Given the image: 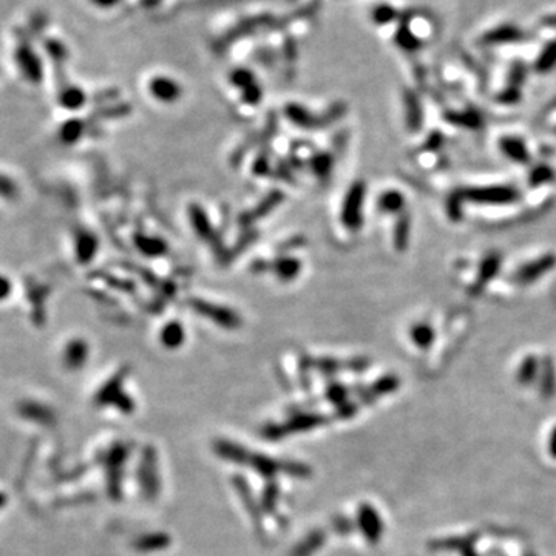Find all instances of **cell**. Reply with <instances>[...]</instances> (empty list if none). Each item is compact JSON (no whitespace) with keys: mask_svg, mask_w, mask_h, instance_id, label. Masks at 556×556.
<instances>
[{"mask_svg":"<svg viewBox=\"0 0 556 556\" xmlns=\"http://www.w3.org/2000/svg\"><path fill=\"white\" fill-rule=\"evenodd\" d=\"M281 473H285V475L291 476V477L308 479L312 476V469L309 465H306L303 462L286 459V461H281Z\"/></svg>","mask_w":556,"mask_h":556,"instance_id":"cb8c5ba5","label":"cell"},{"mask_svg":"<svg viewBox=\"0 0 556 556\" xmlns=\"http://www.w3.org/2000/svg\"><path fill=\"white\" fill-rule=\"evenodd\" d=\"M129 368H121L116 374L112 375L94 395V404L98 406H110L121 394L124 393V382L129 377Z\"/></svg>","mask_w":556,"mask_h":556,"instance_id":"9c48e42d","label":"cell"},{"mask_svg":"<svg viewBox=\"0 0 556 556\" xmlns=\"http://www.w3.org/2000/svg\"><path fill=\"white\" fill-rule=\"evenodd\" d=\"M159 340L167 349L180 348L185 340V332L183 326L178 322H170L163 328Z\"/></svg>","mask_w":556,"mask_h":556,"instance_id":"ac0fdd59","label":"cell"},{"mask_svg":"<svg viewBox=\"0 0 556 556\" xmlns=\"http://www.w3.org/2000/svg\"><path fill=\"white\" fill-rule=\"evenodd\" d=\"M214 453L221 461L231 462L235 465H249L252 457V451H249L246 446L229 439H216L214 442Z\"/></svg>","mask_w":556,"mask_h":556,"instance_id":"ba28073f","label":"cell"},{"mask_svg":"<svg viewBox=\"0 0 556 556\" xmlns=\"http://www.w3.org/2000/svg\"><path fill=\"white\" fill-rule=\"evenodd\" d=\"M271 269H274V272H276V276L280 280L291 281L300 274V269H302V263H300L298 258L281 257L271 266Z\"/></svg>","mask_w":556,"mask_h":556,"instance_id":"d6986e66","label":"cell"},{"mask_svg":"<svg viewBox=\"0 0 556 556\" xmlns=\"http://www.w3.org/2000/svg\"><path fill=\"white\" fill-rule=\"evenodd\" d=\"M286 114L294 124L298 127H303V129H314V127H320L322 123L317 121L314 114H311L306 108L297 104H291L286 108Z\"/></svg>","mask_w":556,"mask_h":556,"instance_id":"ffe728a7","label":"cell"},{"mask_svg":"<svg viewBox=\"0 0 556 556\" xmlns=\"http://www.w3.org/2000/svg\"><path fill=\"white\" fill-rule=\"evenodd\" d=\"M357 410H359V408H357V405L353 404V402H344V404L336 408V418L337 419H349L354 416Z\"/></svg>","mask_w":556,"mask_h":556,"instance_id":"f35d334b","label":"cell"},{"mask_svg":"<svg viewBox=\"0 0 556 556\" xmlns=\"http://www.w3.org/2000/svg\"><path fill=\"white\" fill-rule=\"evenodd\" d=\"M63 105L68 107V108H78L82 105V102H84V98H82L81 92L78 90H72L68 92L65 96H63Z\"/></svg>","mask_w":556,"mask_h":556,"instance_id":"ab89813d","label":"cell"},{"mask_svg":"<svg viewBox=\"0 0 556 556\" xmlns=\"http://www.w3.org/2000/svg\"><path fill=\"white\" fill-rule=\"evenodd\" d=\"M365 201V184L362 181L354 183L348 190L343 201L342 221L351 231H356L362 225V209Z\"/></svg>","mask_w":556,"mask_h":556,"instance_id":"5b68a950","label":"cell"},{"mask_svg":"<svg viewBox=\"0 0 556 556\" xmlns=\"http://www.w3.org/2000/svg\"><path fill=\"white\" fill-rule=\"evenodd\" d=\"M260 98H261V92L258 90V88H255V87H247V90H246V94H245V101L246 102H249V104H257V102L260 101Z\"/></svg>","mask_w":556,"mask_h":556,"instance_id":"b9f144b4","label":"cell"},{"mask_svg":"<svg viewBox=\"0 0 556 556\" xmlns=\"http://www.w3.org/2000/svg\"><path fill=\"white\" fill-rule=\"evenodd\" d=\"M521 36V31L515 27H502L497 28L495 31H491L488 34L490 42H506V41H515Z\"/></svg>","mask_w":556,"mask_h":556,"instance_id":"1f68e13d","label":"cell"},{"mask_svg":"<svg viewBox=\"0 0 556 556\" xmlns=\"http://www.w3.org/2000/svg\"><path fill=\"white\" fill-rule=\"evenodd\" d=\"M552 453L556 456V430H555L553 437H552Z\"/></svg>","mask_w":556,"mask_h":556,"instance_id":"f6af8a7d","label":"cell"},{"mask_svg":"<svg viewBox=\"0 0 556 556\" xmlns=\"http://www.w3.org/2000/svg\"><path fill=\"white\" fill-rule=\"evenodd\" d=\"M329 422V419L320 413H305V411H294L289 420L283 424H266L261 428V436L267 440H280L289 434L311 431L314 428L323 426Z\"/></svg>","mask_w":556,"mask_h":556,"instance_id":"7a4b0ae2","label":"cell"},{"mask_svg":"<svg viewBox=\"0 0 556 556\" xmlns=\"http://www.w3.org/2000/svg\"><path fill=\"white\" fill-rule=\"evenodd\" d=\"M21 413L23 418H28L34 422H39L43 425H50L54 422V413L50 408L39 405V404H25L21 408Z\"/></svg>","mask_w":556,"mask_h":556,"instance_id":"603a6c76","label":"cell"},{"mask_svg":"<svg viewBox=\"0 0 556 556\" xmlns=\"http://www.w3.org/2000/svg\"><path fill=\"white\" fill-rule=\"evenodd\" d=\"M10 294V283L5 278L0 277V300L5 298Z\"/></svg>","mask_w":556,"mask_h":556,"instance_id":"ee69618b","label":"cell"},{"mask_svg":"<svg viewBox=\"0 0 556 556\" xmlns=\"http://www.w3.org/2000/svg\"><path fill=\"white\" fill-rule=\"evenodd\" d=\"M408 232H410V223H406L405 220L400 221V231L399 229L395 231V243H398L399 249H404Z\"/></svg>","mask_w":556,"mask_h":556,"instance_id":"60d3db41","label":"cell"},{"mask_svg":"<svg viewBox=\"0 0 556 556\" xmlns=\"http://www.w3.org/2000/svg\"><path fill=\"white\" fill-rule=\"evenodd\" d=\"M552 263H553L552 258H544V261H538V263H535V265H528L519 272V277L526 281L538 278L542 274V271L548 269V267L552 266Z\"/></svg>","mask_w":556,"mask_h":556,"instance_id":"f546056e","label":"cell"},{"mask_svg":"<svg viewBox=\"0 0 556 556\" xmlns=\"http://www.w3.org/2000/svg\"><path fill=\"white\" fill-rule=\"evenodd\" d=\"M311 169L317 176H328L332 170V158L326 155V153H318L311 159Z\"/></svg>","mask_w":556,"mask_h":556,"instance_id":"83f0119b","label":"cell"},{"mask_svg":"<svg viewBox=\"0 0 556 556\" xmlns=\"http://www.w3.org/2000/svg\"><path fill=\"white\" fill-rule=\"evenodd\" d=\"M280 495H281V490H280V485L276 482V479H274V481H266L265 488H263V491H261V496H260V506H261V510H263V513H267V515L277 513Z\"/></svg>","mask_w":556,"mask_h":556,"instance_id":"2e32d148","label":"cell"},{"mask_svg":"<svg viewBox=\"0 0 556 556\" xmlns=\"http://www.w3.org/2000/svg\"><path fill=\"white\" fill-rule=\"evenodd\" d=\"M281 198H283V195H281L280 192H272V194H269L266 196V200L261 201L260 206L255 209L251 215L246 216L247 221L261 218V216H265L266 214H269L274 207L278 206V204L281 203Z\"/></svg>","mask_w":556,"mask_h":556,"instance_id":"d4e9b609","label":"cell"},{"mask_svg":"<svg viewBox=\"0 0 556 556\" xmlns=\"http://www.w3.org/2000/svg\"><path fill=\"white\" fill-rule=\"evenodd\" d=\"M82 130H84V127H82L81 121H70V123L62 127L61 138L68 144L76 143V141L81 138Z\"/></svg>","mask_w":556,"mask_h":556,"instance_id":"4dcf8cb0","label":"cell"},{"mask_svg":"<svg viewBox=\"0 0 556 556\" xmlns=\"http://www.w3.org/2000/svg\"><path fill=\"white\" fill-rule=\"evenodd\" d=\"M189 305L192 306V309L198 312V314H201L206 318H210V320L218 326H221V328L236 329L241 326L240 316L236 314V312L226 308V306L209 303V302H206V300H200V298L190 300Z\"/></svg>","mask_w":556,"mask_h":556,"instance_id":"277c9868","label":"cell"},{"mask_svg":"<svg viewBox=\"0 0 556 556\" xmlns=\"http://www.w3.org/2000/svg\"><path fill=\"white\" fill-rule=\"evenodd\" d=\"M326 399H328L332 405L340 406L344 402H348V388L343 387L342 383H329L325 391Z\"/></svg>","mask_w":556,"mask_h":556,"instance_id":"4316f807","label":"cell"},{"mask_svg":"<svg viewBox=\"0 0 556 556\" xmlns=\"http://www.w3.org/2000/svg\"><path fill=\"white\" fill-rule=\"evenodd\" d=\"M87 359L88 344L84 340H81V338L70 342L65 351H63V363H65L68 369H79L81 367H84Z\"/></svg>","mask_w":556,"mask_h":556,"instance_id":"5bb4252c","label":"cell"},{"mask_svg":"<svg viewBox=\"0 0 556 556\" xmlns=\"http://www.w3.org/2000/svg\"><path fill=\"white\" fill-rule=\"evenodd\" d=\"M249 465L252 466L257 475L265 477L266 481H274L278 473H281V461L267 455H261V453H252Z\"/></svg>","mask_w":556,"mask_h":556,"instance_id":"4fadbf2b","label":"cell"},{"mask_svg":"<svg viewBox=\"0 0 556 556\" xmlns=\"http://www.w3.org/2000/svg\"><path fill=\"white\" fill-rule=\"evenodd\" d=\"M135 245L138 251L143 252L147 257H159L167 252V245L161 238L156 236H147V235H136Z\"/></svg>","mask_w":556,"mask_h":556,"instance_id":"e0dca14e","label":"cell"},{"mask_svg":"<svg viewBox=\"0 0 556 556\" xmlns=\"http://www.w3.org/2000/svg\"><path fill=\"white\" fill-rule=\"evenodd\" d=\"M190 221H192V226L196 231V234L201 236L203 240H206L209 243H214L215 241V235H214V229L210 226V223L207 220V215L200 206H190Z\"/></svg>","mask_w":556,"mask_h":556,"instance_id":"9a60e30c","label":"cell"},{"mask_svg":"<svg viewBox=\"0 0 556 556\" xmlns=\"http://www.w3.org/2000/svg\"><path fill=\"white\" fill-rule=\"evenodd\" d=\"M413 338H414V342L419 344V347L426 348V344L430 343L433 338L431 329L428 328L426 325H418L416 328L413 329Z\"/></svg>","mask_w":556,"mask_h":556,"instance_id":"8d00e7d4","label":"cell"},{"mask_svg":"<svg viewBox=\"0 0 556 556\" xmlns=\"http://www.w3.org/2000/svg\"><path fill=\"white\" fill-rule=\"evenodd\" d=\"M314 368L325 375H334L336 373L340 371L342 365L340 362H337L334 359H329V357H323V359L314 360Z\"/></svg>","mask_w":556,"mask_h":556,"instance_id":"836d02e7","label":"cell"},{"mask_svg":"<svg viewBox=\"0 0 556 556\" xmlns=\"http://www.w3.org/2000/svg\"><path fill=\"white\" fill-rule=\"evenodd\" d=\"M112 406L116 408V410L123 414H132L133 411H135L136 404H135V400H133L130 395L124 391L116 400L113 402Z\"/></svg>","mask_w":556,"mask_h":556,"instance_id":"d590c367","label":"cell"},{"mask_svg":"<svg viewBox=\"0 0 556 556\" xmlns=\"http://www.w3.org/2000/svg\"><path fill=\"white\" fill-rule=\"evenodd\" d=\"M96 249H98V241H96L93 234L82 232L78 236V241H76V254H78L81 263H88L96 254Z\"/></svg>","mask_w":556,"mask_h":556,"instance_id":"7402d4cb","label":"cell"},{"mask_svg":"<svg viewBox=\"0 0 556 556\" xmlns=\"http://www.w3.org/2000/svg\"><path fill=\"white\" fill-rule=\"evenodd\" d=\"M555 63H556V42L547 48L546 53H542L541 59H539V67L542 70H547V68L553 67Z\"/></svg>","mask_w":556,"mask_h":556,"instance_id":"74e56055","label":"cell"},{"mask_svg":"<svg viewBox=\"0 0 556 556\" xmlns=\"http://www.w3.org/2000/svg\"><path fill=\"white\" fill-rule=\"evenodd\" d=\"M3 504H5V496H3L2 493H0V507H2Z\"/></svg>","mask_w":556,"mask_h":556,"instance_id":"bcb514c9","label":"cell"},{"mask_svg":"<svg viewBox=\"0 0 556 556\" xmlns=\"http://www.w3.org/2000/svg\"><path fill=\"white\" fill-rule=\"evenodd\" d=\"M466 196L477 203L501 204L511 203L516 198V192L510 187H488V189H473L469 190Z\"/></svg>","mask_w":556,"mask_h":556,"instance_id":"30bf717a","label":"cell"},{"mask_svg":"<svg viewBox=\"0 0 556 556\" xmlns=\"http://www.w3.org/2000/svg\"><path fill=\"white\" fill-rule=\"evenodd\" d=\"M502 147H504V152H506L507 155L511 158L519 159V161L526 158V150H524V145L519 143V141L507 139L502 143Z\"/></svg>","mask_w":556,"mask_h":556,"instance_id":"e575fe53","label":"cell"},{"mask_svg":"<svg viewBox=\"0 0 556 556\" xmlns=\"http://www.w3.org/2000/svg\"><path fill=\"white\" fill-rule=\"evenodd\" d=\"M232 484L235 490L238 491V495L241 497V502L245 504V507L247 510V513L251 515L254 527L258 533L263 535V510H261L260 502L257 501V497L254 496V491L251 488V485L246 482V479L241 475L232 476Z\"/></svg>","mask_w":556,"mask_h":556,"instance_id":"8992f818","label":"cell"},{"mask_svg":"<svg viewBox=\"0 0 556 556\" xmlns=\"http://www.w3.org/2000/svg\"><path fill=\"white\" fill-rule=\"evenodd\" d=\"M357 527L371 544H375L382 538L383 522L377 510L369 504H362L357 510Z\"/></svg>","mask_w":556,"mask_h":556,"instance_id":"52a82bcc","label":"cell"},{"mask_svg":"<svg viewBox=\"0 0 556 556\" xmlns=\"http://www.w3.org/2000/svg\"><path fill=\"white\" fill-rule=\"evenodd\" d=\"M132 453V445L125 442L113 444L108 451L101 457V464L105 469L107 479V493L113 501L123 500V482H124V469L129 461Z\"/></svg>","mask_w":556,"mask_h":556,"instance_id":"6da1fadb","label":"cell"},{"mask_svg":"<svg viewBox=\"0 0 556 556\" xmlns=\"http://www.w3.org/2000/svg\"><path fill=\"white\" fill-rule=\"evenodd\" d=\"M398 388V379L393 375H387V377H382V379L377 380L373 387L369 388L371 394H373V398H379V395H385L388 393L394 391V389Z\"/></svg>","mask_w":556,"mask_h":556,"instance_id":"f1b7e54d","label":"cell"},{"mask_svg":"<svg viewBox=\"0 0 556 556\" xmlns=\"http://www.w3.org/2000/svg\"><path fill=\"white\" fill-rule=\"evenodd\" d=\"M347 367H348L351 371H354V373H359V371L365 369V368L368 367V362L363 360V359H356V360L348 362Z\"/></svg>","mask_w":556,"mask_h":556,"instance_id":"7bdbcfd3","label":"cell"},{"mask_svg":"<svg viewBox=\"0 0 556 556\" xmlns=\"http://www.w3.org/2000/svg\"><path fill=\"white\" fill-rule=\"evenodd\" d=\"M326 532L323 528H314L305 536L302 541H298L291 550L289 556H312L317 553L325 546Z\"/></svg>","mask_w":556,"mask_h":556,"instance_id":"7c38bea8","label":"cell"},{"mask_svg":"<svg viewBox=\"0 0 556 556\" xmlns=\"http://www.w3.org/2000/svg\"><path fill=\"white\" fill-rule=\"evenodd\" d=\"M152 93L163 102H174L178 99L181 90L178 84L169 79H155L152 82Z\"/></svg>","mask_w":556,"mask_h":556,"instance_id":"44dd1931","label":"cell"},{"mask_svg":"<svg viewBox=\"0 0 556 556\" xmlns=\"http://www.w3.org/2000/svg\"><path fill=\"white\" fill-rule=\"evenodd\" d=\"M138 484L147 501H155L161 491V479L158 470V453L155 446L145 445L141 451L138 464Z\"/></svg>","mask_w":556,"mask_h":556,"instance_id":"3957f363","label":"cell"},{"mask_svg":"<svg viewBox=\"0 0 556 556\" xmlns=\"http://www.w3.org/2000/svg\"><path fill=\"white\" fill-rule=\"evenodd\" d=\"M331 527L337 535H342V536L351 535L354 532V528H356L354 522L351 521L348 516H343V515H337V516L332 517Z\"/></svg>","mask_w":556,"mask_h":556,"instance_id":"d6a6232c","label":"cell"},{"mask_svg":"<svg viewBox=\"0 0 556 556\" xmlns=\"http://www.w3.org/2000/svg\"><path fill=\"white\" fill-rule=\"evenodd\" d=\"M172 538L169 533L165 532H155V533H145L141 535L139 538L133 541V548L141 553H152L165 550L170 547Z\"/></svg>","mask_w":556,"mask_h":556,"instance_id":"8fae6325","label":"cell"},{"mask_svg":"<svg viewBox=\"0 0 556 556\" xmlns=\"http://www.w3.org/2000/svg\"><path fill=\"white\" fill-rule=\"evenodd\" d=\"M402 206H404V198H402L399 192H387L379 198V207L383 212H399Z\"/></svg>","mask_w":556,"mask_h":556,"instance_id":"484cf974","label":"cell"}]
</instances>
